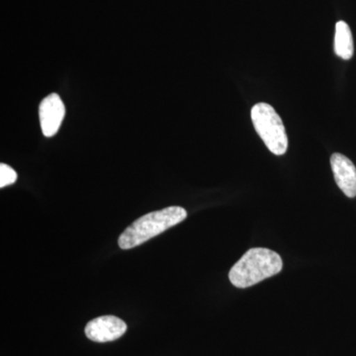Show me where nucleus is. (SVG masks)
Here are the masks:
<instances>
[{"mask_svg": "<svg viewBox=\"0 0 356 356\" xmlns=\"http://www.w3.org/2000/svg\"><path fill=\"white\" fill-rule=\"evenodd\" d=\"M187 212L179 206H172L163 210L154 211L139 218L128 227L118 240L122 250L138 247L166 229L177 226L186 219Z\"/></svg>", "mask_w": 356, "mask_h": 356, "instance_id": "obj_2", "label": "nucleus"}, {"mask_svg": "<svg viewBox=\"0 0 356 356\" xmlns=\"http://www.w3.org/2000/svg\"><path fill=\"white\" fill-rule=\"evenodd\" d=\"M252 120L255 131L271 153L276 156L286 153L288 138L284 124L271 105L255 104L252 109Z\"/></svg>", "mask_w": 356, "mask_h": 356, "instance_id": "obj_3", "label": "nucleus"}, {"mask_svg": "<svg viewBox=\"0 0 356 356\" xmlns=\"http://www.w3.org/2000/svg\"><path fill=\"white\" fill-rule=\"evenodd\" d=\"M127 331V325L115 316H102L93 318L86 327V334L96 343H108L120 339Z\"/></svg>", "mask_w": 356, "mask_h": 356, "instance_id": "obj_4", "label": "nucleus"}, {"mask_svg": "<svg viewBox=\"0 0 356 356\" xmlns=\"http://www.w3.org/2000/svg\"><path fill=\"white\" fill-rule=\"evenodd\" d=\"M283 261L280 255L264 248L248 250L242 259L232 267L229 281L234 286L248 288L282 270Z\"/></svg>", "mask_w": 356, "mask_h": 356, "instance_id": "obj_1", "label": "nucleus"}, {"mask_svg": "<svg viewBox=\"0 0 356 356\" xmlns=\"http://www.w3.org/2000/svg\"><path fill=\"white\" fill-rule=\"evenodd\" d=\"M16 180H17V173L15 170L6 163H1L0 165V187L4 188L8 185L15 184Z\"/></svg>", "mask_w": 356, "mask_h": 356, "instance_id": "obj_8", "label": "nucleus"}, {"mask_svg": "<svg viewBox=\"0 0 356 356\" xmlns=\"http://www.w3.org/2000/svg\"><path fill=\"white\" fill-rule=\"evenodd\" d=\"M353 51L355 47L350 26L344 21H339L336 24L334 34V53L343 60H350L353 58Z\"/></svg>", "mask_w": 356, "mask_h": 356, "instance_id": "obj_7", "label": "nucleus"}, {"mask_svg": "<svg viewBox=\"0 0 356 356\" xmlns=\"http://www.w3.org/2000/svg\"><path fill=\"white\" fill-rule=\"evenodd\" d=\"M65 107L57 93H51L42 100L39 107L40 124L44 137H53L60 130Z\"/></svg>", "mask_w": 356, "mask_h": 356, "instance_id": "obj_5", "label": "nucleus"}, {"mask_svg": "<svg viewBox=\"0 0 356 356\" xmlns=\"http://www.w3.org/2000/svg\"><path fill=\"white\" fill-rule=\"evenodd\" d=\"M331 165L337 186L348 196H356V168L350 159L341 154H334L331 158Z\"/></svg>", "mask_w": 356, "mask_h": 356, "instance_id": "obj_6", "label": "nucleus"}]
</instances>
